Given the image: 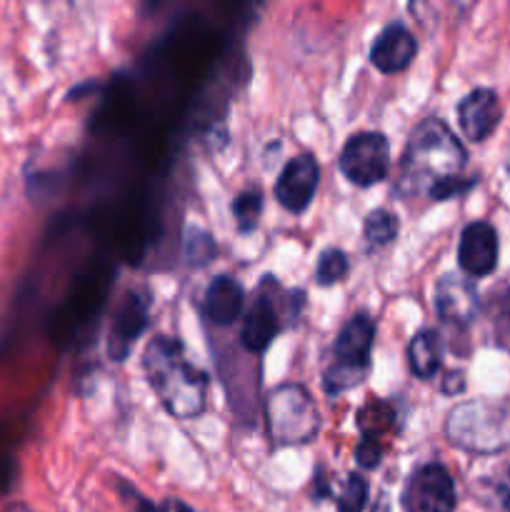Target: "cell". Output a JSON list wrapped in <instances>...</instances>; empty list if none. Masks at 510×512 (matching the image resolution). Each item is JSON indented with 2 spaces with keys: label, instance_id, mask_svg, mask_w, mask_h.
Here are the masks:
<instances>
[{
  "label": "cell",
  "instance_id": "obj_6",
  "mask_svg": "<svg viewBox=\"0 0 510 512\" xmlns=\"http://www.w3.org/2000/svg\"><path fill=\"white\" fill-rule=\"evenodd\" d=\"M340 173L355 188H370L388 178L390 173V140L380 130H363L350 135L340 150Z\"/></svg>",
  "mask_w": 510,
  "mask_h": 512
},
{
  "label": "cell",
  "instance_id": "obj_16",
  "mask_svg": "<svg viewBox=\"0 0 510 512\" xmlns=\"http://www.w3.org/2000/svg\"><path fill=\"white\" fill-rule=\"evenodd\" d=\"M443 353V343H440V335L433 328H423L413 335L408 345V365L410 373L420 380H433L438 375L440 358Z\"/></svg>",
  "mask_w": 510,
  "mask_h": 512
},
{
  "label": "cell",
  "instance_id": "obj_28",
  "mask_svg": "<svg viewBox=\"0 0 510 512\" xmlns=\"http://www.w3.org/2000/svg\"><path fill=\"white\" fill-rule=\"evenodd\" d=\"M5 512H33V510L25 508V505H13V508H8Z\"/></svg>",
  "mask_w": 510,
  "mask_h": 512
},
{
  "label": "cell",
  "instance_id": "obj_4",
  "mask_svg": "<svg viewBox=\"0 0 510 512\" xmlns=\"http://www.w3.org/2000/svg\"><path fill=\"white\" fill-rule=\"evenodd\" d=\"M375 343L373 315L360 310L350 315L333 345V360L323 373V390L335 398L363 383L370 373V355Z\"/></svg>",
  "mask_w": 510,
  "mask_h": 512
},
{
  "label": "cell",
  "instance_id": "obj_15",
  "mask_svg": "<svg viewBox=\"0 0 510 512\" xmlns=\"http://www.w3.org/2000/svg\"><path fill=\"white\" fill-rule=\"evenodd\" d=\"M245 290L233 275H215L203 298V313L218 328H228L243 313Z\"/></svg>",
  "mask_w": 510,
  "mask_h": 512
},
{
  "label": "cell",
  "instance_id": "obj_27",
  "mask_svg": "<svg viewBox=\"0 0 510 512\" xmlns=\"http://www.w3.org/2000/svg\"><path fill=\"white\" fill-rule=\"evenodd\" d=\"M170 510H175V512H195V510H190L188 505L178 503V500H170Z\"/></svg>",
  "mask_w": 510,
  "mask_h": 512
},
{
  "label": "cell",
  "instance_id": "obj_7",
  "mask_svg": "<svg viewBox=\"0 0 510 512\" xmlns=\"http://www.w3.org/2000/svg\"><path fill=\"white\" fill-rule=\"evenodd\" d=\"M458 505L455 483L445 465L423 463L408 475L400 508L403 512H453Z\"/></svg>",
  "mask_w": 510,
  "mask_h": 512
},
{
  "label": "cell",
  "instance_id": "obj_3",
  "mask_svg": "<svg viewBox=\"0 0 510 512\" xmlns=\"http://www.w3.org/2000/svg\"><path fill=\"white\" fill-rule=\"evenodd\" d=\"M450 445L475 455H495L510 448V403L503 400H465L445 418Z\"/></svg>",
  "mask_w": 510,
  "mask_h": 512
},
{
  "label": "cell",
  "instance_id": "obj_26",
  "mask_svg": "<svg viewBox=\"0 0 510 512\" xmlns=\"http://www.w3.org/2000/svg\"><path fill=\"white\" fill-rule=\"evenodd\" d=\"M500 500H503V508L510 512V470L503 478V483H500Z\"/></svg>",
  "mask_w": 510,
  "mask_h": 512
},
{
  "label": "cell",
  "instance_id": "obj_18",
  "mask_svg": "<svg viewBox=\"0 0 510 512\" xmlns=\"http://www.w3.org/2000/svg\"><path fill=\"white\" fill-rule=\"evenodd\" d=\"M400 233V220L398 215H393L385 208H375L365 215L363 223V235L368 240L370 248H385V245L393 243Z\"/></svg>",
  "mask_w": 510,
  "mask_h": 512
},
{
  "label": "cell",
  "instance_id": "obj_8",
  "mask_svg": "<svg viewBox=\"0 0 510 512\" xmlns=\"http://www.w3.org/2000/svg\"><path fill=\"white\" fill-rule=\"evenodd\" d=\"M150 323V295L133 288L118 300L108 330V358L115 363L128 360L135 340L145 333Z\"/></svg>",
  "mask_w": 510,
  "mask_h": 512
},
{
  "label": "cell",
  "instance_id": "obj_24",
  "mask_svg": "<svg viewBox=\"0 0 510 512\" xmlns=\"http://www.w3.org/2000/svg\"><path fill=\"white\" fill-rule=\"evenodd\" d=\"M355 460L365 470L378 468L380 460H383V443H380V438H360L358 448H355Z\"/></svg>",
  "mask_w": 510,
  "mask_h": 512
},
{
  "label": "cell",
  "instance_id": "obj_2",
  "mask_svg": "<svg viewBox=\"0 0 510 512\" xmlns=\"http://www.w3.org/2000/svg\"><path fill=\"white\" fill-rule=\"evenodd\" d=\"M143 370L160 405L175 420H195L208 405V375L190 363L183 340L158 335L143 350Z\"/></svg>",
  "mask_w": 510,
  "mask_h": 512
},
{
  "label": "cell",
  "instance_id": "obj_30",
  "mask_svg": "<svg viewBox=\"0 0 510 512\" xmlns=\"http://www.w3.org/2000/svg\"><path fill=\"white\" fill-rule=\"evenodd\" d=\"M508 173H510V160H508Z\"/></svg>",
  "mask_w": 510,
  "mask_h": 512
},
{
  "label": "cell",
  "instance_id": "obj_10",
  "mask_svg": "<svg viewBox=\"0 0 510 512\" xmlns=\"http://www.w3.org/2000/svg\"><path fill=\"white\" fill-rule=\"evenodd\" d=\"M320 183V165L315 155L303 153L295 155L293 160L285 163L275 180V200L283 205L288 213H305L308 205L313 203V195Z\"/></svg>",
  "mask_w": 510,
  "mask_h": 512
},
{
  "label": "cell",
  "instance_id": "obj_11",
  "mask_svg": "<svg viewBox=\"0 0 510 512\" xmlns=\"http://www.w3.org/2000/svg\"><path fill=\"white\" fill-rule=\"evenodd\" d=\"M278 288V280H273V295H268L265 285L260 283L258 298H255L253 303H250V308L245 310L243 323H240V345H243L248 353H265V350L270 348V343L275 340V335L283 330L278 305H275V290Z\"/></svg>",
  "mask_w": 510,
  "mask_h": 512
},
{
  "label": "cell",
  "instance_id": "obj_5",
  "mask_svg": "<svg viewBox=\"0 0 510 512\" xmlns=\"http://www.w3.org/2000/svg\"><path fill=\"white\" fill-rule=\"evenodd\" d=\"M265 425L273 445L295 448L308 445L320 433V410L313 395L298 383H283L270 390L265 400Z\"/></svg>",
  "mask_w": 510,
  "mask_h": 512
},
{
  "label": "cell",
  "instance_id": "obj_1",
  "mask_svg": "<svg viewBox=\"0 0 510 512\" xmlns=\"http://www.w3.org/2000/svg\"><path fill=\"white\" fill-rule=\"evenodd\" d=\"M468 153L455 138L448 123L440 118H425L410 133L398 168L400 198L428 195L433 203L460 198L478 178H463Z\"/></svg>",
  "mask_w": 510,
  "mask_h": 512
},
{
  "label": "cell",
  "instance_id": "obj_13",
  "mask_svg": "<svg viewBox=\"0 0 510 512\" xmlns=\"http://www.w3.org/2000/svg\"><path fill=\"white\" fill-rule=\"evenodd\" d=\"M500 118H503V105L498 93L490 88L470 90L458 103V125L465 138L473 143L488 140L500 125Z\"/></svg>",
  "mask_w": 510,
  "mask_h": 512
},
{
  "label": "cell",
  "instance_id": "obj_29",
  "mask_svg": "<svg viewBox=\"0 0 510 512\" xmlns=\"http://www.w3.org/2000/svg\"><path fill=\"white\" fill-rule=\"evenodd\" d=\"M505 315H508V323H510V298H508V310H505Z\"/></svg>",
  "mask_w": 510,
  "mask_h": 512
},
{
  "label": "cell",
  "instance_id": "obj_25",
  "mask_svg": "<svg viewBox=\"0 0 510 512\" xmlns=\"http://www.w3.org/2000/svg\"><path fill=\"white\" fill-rule=\"evenodd\" d=\"M465 390V373L463 370H453V373L445 375L443 393L445 395H460Z\"/></svg>",
  "mask_w": 510,
  "mask_h": 512
},
{
  "label": "cell",
  "instance_id": "obj_9",
  "mask_svg": "<svg viewBox=\"0 0 510 512\" xmlns=\"http://www.w3.org/2000/svg\"><path fill=\"white\" fill-rule=\"evenodd\" d=\"M433 308L435 315H438L445 325L468 328V325L478 318L480 310V295L473 278L460 273H445L443 278L435 283Z\"/></svg>",
  "mask_w": 510,
  "mask_h": 512
},
{
  "label": "cell",
  "instance_id": "obj_12",
  "mask_svg": "<svg viewBox=\"0 0 510 512\" xmlns=\"http://www.w3.org/2000/svg\"><path fill=\"white\" fill-rule=\"evenodd\" d=\"M498 233L488 220H475L465 225L458 243V263L468 278H485L498 265Z\"/></svg>",
  "mask_w": 510,
  "mask_h": 512
},
{
  "label": "cell",
  "instance_id": "obj_19",
  "mask_svg": "<svg viewBox=\"0 0 510 512\" xmlns=\"http://www.w3.org/2000/svg\"><path fill=\"white\" fill-rule=\"evenodd\" d=\"M350 273L348 253L340 248H325L320 253L318 265H315V283L320 288H330L335 283H343L345 275Z\"/></svg>",
  "mask_w": 510,
  "mask_h": 512
},
{
  "label": "cell",
  "instance_id": "obj_17",
  "mask_svg": "<svg viewBox=\"0 0 510 512\" xmlns=\"http://www.w3.org/2000/svg\"><path fill=\"white\" fill-rule=\"evenodd\" d=\"M233 220L238 233L248 235L258 228L260 215H263V190L260 188H245L240 190L238 195L233 198Z\"/></svg>",
  "mask_w": 510,
  "mask_h": 512
},
{
  "label": "cell",
  "instance_id": "obj_14",
  "mask_svg": "<svg viewBox=\"0 0 510 512\" xmlns=\"http://www.w3.org/2000/svg\"><path fill=\"white\" fill-rule=\"evenodd\" d=\"M415 53H418V40H415V35L403 23H388L375 35L368 58L375 70H380L385 75H393L408 68L413 63Z\"/></svg>",
  "mask_w": 510,
  "mask_h": 512
},
{
  "label": "cell",
  "instance_id": "obj_21",
  "mask_svg": "<svg viewBox=\"0 0 510 512\" xmlns=\"http://www.w3.org/2000/svg\"><path fill=\"white\" fill-rule=\"evenodd\" d=\"M183 253L188 265L203 268V265H208L215 258V240L203 228H188L185 230Z\"/></svg>",
  "mask_w": 510,
  "mask_h": 512
},
{
  "label": "cell",
  "instance_id": "obj_23",
  "mask_svg": "<svg viewBox=\"0 0 510 512\" xmlns=\"http://www.w3.org/2000/svg\"><path fill=\"white\" fill-rule=\"evenodd\" d=\"M115 488H118L120 493V500L125 503V508H128L130 512H170V505H155L150 503L145 495H140L138 490L133 488V485L125 483L123 478H115Z\"/></svg>",
  "mask_w": 510,
  "mask_h": 512
},
{
  "label": "cell",
  "instance_id": "obj_22",
  "mask_svg": "<svg viewBox=\"0 0 510 512\" xmlns=\"http://www.w3.org/2000/svg\"><path fill=\"white\" fill-rule=\"evenodd\" d=\"M368 505V480L360 473H350L338 495V512H363Z\"/></svg>",
  "mask_w": 510,
  "mask_h": 512
},
{
  "label": "cell",
  "instance_id": "obj_20",
  "mask_svg": "<svg viewBox=\"0 0 510 512\" xmlns=\"http://www.w3.org/2000/svg\"><path fill=\"white\" fill-rule=\"evenodd\" d=\"M395 410L388 400H373L358 413V428L363 438H378L383 430L393 428Z\"/></svg>",
  "mask_w": 510,
  "mask_h": 512
}]
</instances>
